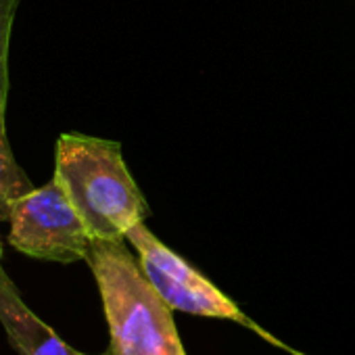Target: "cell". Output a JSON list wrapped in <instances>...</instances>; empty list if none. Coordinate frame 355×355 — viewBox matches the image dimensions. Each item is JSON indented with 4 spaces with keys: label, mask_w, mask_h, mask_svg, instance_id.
Segmentation results:
<instances>
[{
    "label": "cell",
    "mask_w": 355,
    "mask_h": 355,
    "mask_svg": "<svg viewBox=\"0 0 355 355\" xmlns=\"http://www.w3.org/2000/svg\"><path fill=\"white\" fill-rule=\"evenodd\" d=\"M353 3H355V0H353Z\"/></svg>",
    "instance_id": "cell-9"
},
{
    "label": "cell",
    "mask_w": 355,
    "mask_h": 355,
    "mask_svg": "<svg viewBox=\"0 0 355 355\" xmlns=\"http://www.w3.org/2000/svg\"><path fill=\"white\" fill-rule=\"evenodd\" d=\"M125 243L92 241L86 257L111 336L105 355H187L173 309L153 288Z\"/></svg>",
    "instance_id": "cell-2"
},
{
    "label": "cell",
    "mask_w": 355,
    "mask_h": 355,
    "mask_svg": "<svg viewBox=\"0 0 355 355\" xmlns=\"http://www.w3.org/2000/svg\"><path fill=\"white\" fill-rule=\"evenodd\" d=\"M125 241L136 251L138 263H140L144 276L148 278V282L153 284V288L159 293V297L173 311H184V313H191V315L236 322V324L245 326L247 330H253L255 334H259L263 340L272 343L274 347H280L284 351L301 355L299 351L291 349L282 340L274 338L257 322H253L207 276H203L184 257H180L175 251H171L165 243H161L144 226V222L134 226L125 234Z\"/></svg>",
    "instance_id": "cell-3"
},
{
    "label": "cell",
    "mask_w": 355,
    "mask_h": 355,
    "mask_svg": "<svg viewBox=\"0 0 355 355\" xmlns=\"http://www.w3.org/2000/svg\"><path fill=\"white\" fill-rule=\"evenodd\" d=\"M17 7L19 0H0V71L9 67L11 34H13Z\"/></svg>",
    "instance_id": "cell-7"
},
{
    "label": "cell",
    "mask_w": 355,
    "mask_h": 355,
    "mask_svg": "<svg viewBox=\"0 0 355 355\" xmlns=\"http://www.w3.org/2000/svg\"><path fill=\"white\" fill-rule=\"evenodd\" d=\"M53 178L78 209L92 241H125V234L148 218L146 199L117 140L61 134Z\"/></svg>",
    "instance_id": "cell-1"
},
{
    "label": "cell",
    "mask_w": 355,
    "mask_h": 355,
    "mask_svg": "<svg viewBox=\"0 0 355 355\" xmlns=\"http://www.w3.org/2000/svg\"><path fill=\"white\" fill-rule=\"evenodd\" d=\"M9 243L42 261H86L92 236L78 209L55 180L19 197L11 209Z\"/></svg>",
    "instance_id": "cell-4"
},
{
    "label": "cell",
    "mask_w": 355,
    "mask_h": 355,
    "mask_svg": "<svg viewBox=\"0 0 355 355\" xmlns=\"http://www.w3.org/2000/svg\"><path fill=\"white\" fill-rule=\"evenodd\" d=\"M0 255H3V249H0Z\"/></svg>",
    "instance_id": "cell-8"
},
{
    "label": "cell",
    "mask_w": 355,
    "mask_h": 355,
    "mask_svg": "<svg viewBox=\"0 0 355 355\" xmlns=\"http://www.w3.org/2000/svg\"><path fill=\"white\" fill-rule=\"evenodd\" d=\"M0 324L19 355H86L67 345L21 299L15 282L0 266Z\"/></svg>",
    "instance_id": "cell-5"
},
{
    "label": "cell",
    "mask_w": 355,
    "mask_h": 355,
    "mask_svg": "<svg viewBox=\"0 0 355 355\" xmlns=\"http://www.w3.org/2000/svg\"><path fill=\"white\" fill-rule=\"evenodd\" d=\"M11 90L9 67L0 71V222L11 218L13 203L34 191L28 173L17 163L9 136H7V101Z\"/></svg>",
    "instance_id": "cell-6"
}]
</instances>
